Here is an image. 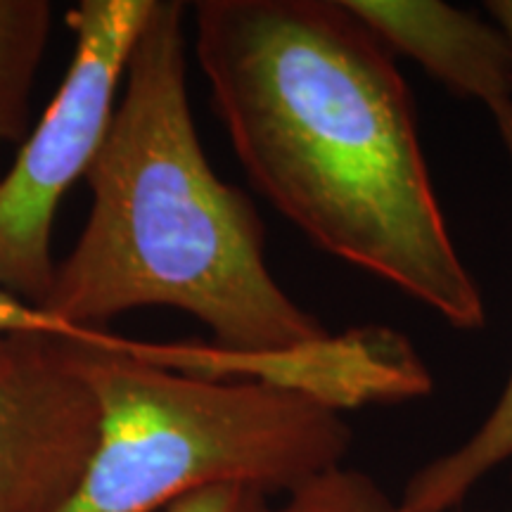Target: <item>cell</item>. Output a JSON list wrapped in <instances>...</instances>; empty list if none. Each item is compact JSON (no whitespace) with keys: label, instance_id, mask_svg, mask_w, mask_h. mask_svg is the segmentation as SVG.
I'll list each match as a JSON object with an SVG mask.
<instances>
[{"label":"cell","instance_id":"obj_12","mask_svg":"<svg viewBox=\"0 0 512 512\" xmlns=\"http://www.w3.org/2000/svg\"><path fill=\"white\" fill-rule=\"evenodd\" d=\"M271 496L249 486H211L176 501L162 512H273Z\"/></svg>","mask_w":512,"mask_h":512},{"label":"cell","instance_id":"obj_2","mask_svg":"<svg viewBox=\"0 0 512 512\" xmlns=\"http://www.w3.org/2000/svg\"><path fill=\"white\" fill-rule=\"evenodd\" d=\"M185 3L155 0L83 181L91 211L41 309L76 328L145 306L188 313L233 354H280L330 337L275 280L254 202L216 174L188 95Z\"/></svg>","mask_w":512,"mask_h":512},{"label":"cell","instance_id":"obj_8","mask_svg":"<svg viewBox=\"0 0 512 512\" xmlns=\"http://www.w3.org/2000/svg\"><path fill=\"white\" fill-rule=\"evenodd\" d=\"M512 169V100L489 110ZM512 460V373L470 437L418 467L399 496L403 512H458L491 472Z\"/></svg>","mask_w":512,"mask_h":512},{"label":"cell","instance_id":"obj_11","mask_svg":"<svg viewBox=\"0 0 512 512\" xmlns=\"http://www.w3.org/2000/svg\"><path fill=\"white\" fill-rule=\"evenodd\" d=\"M15 335H46L76 344H88V347H112L119 339L112 332L76 328V325L64 323L41 306L24 302V299L0 287V337Z\"/></svg>","mask_w":512,"mask_h":512},{"label":"cell","instance_id":"obj_10","mask_svg":"<svg viewBox=\"0 0 512 512\" xmlns=\"http://www.w3.org/2000/svg\"><path fill=\"white\" fill-rule=\"evenodd\" d=\"M273 512H403L399 498L389 494L373 475L349 467H332L285 496ZM475 512V510H458ZM489 512V510H477Z\"/></svg>","mask_w":512,"mask_h":512},{"label":"cell","instance_id":"obj_1","mask_svg":"<svg viewBox=\"0 0 512 512\" xmlns=\"http://www.w3.org/2000/svg\"><path fill=\"white\" fill-rule=\"evenodd\" d=\"M195 57L238 162L325 254L460 332L486 302L422 152L396 55L347 0H197Z\"/></svg>","mask_w":512,"mask_h":512},{"label":"cell","instance_id":"obj_9","mask_svg":"<svg viewBox=\"0 0 512 512\" xmlns=\"http://www.w3.org/2000/svg\"><path fill=\"white\" fill-rule=\"evenodd\" d=\"M53 24L48 0H0V145L24 136Z\"/></svg>","mask_w":512,"mask_h":512},{"label":"cell","instance_id":"obj_6","mask_svg":"<svg viewBox=\"0 0 512 512\" xmlns=\"http://www.w3.org/2000/svg\"><path fill=\"white\" fill-rule=\"evenodd\" d=\"M162 361L178 373L275 384L339 413L370 403L413 401L434 387L430 370L411 342L384 328L330 335L318 344L280 354H233L214 344H169Z\"/></svg>","mask_w":512,"mask_h":512},{"label":"cell","instance_id":"obj_13","mask_svg":"<svg viewBox=\"0 0 512 512\" xmlns=\"http://www.w3.org/2000/svg\"><path fill=\"white\" fill-rule=\"evenodd\" d=\"M486 15H489L494 22L505 31L510 46H512V0H489L484 5Z\"/></svg>","mask_w":512,"mask_h":512},{"label":"cell","instance_id":"obj_3","mask_svg":"<svg viewBox=\"0 0 512 512\" xmlns=\"http://www.w3.org/2000/svg\"><path fill=\"white\" fill-rule=\"evenodd\" d=\"M72 342L100 408L98 446L60 512H162L211 486L287 496L347 463L344 413L256 380H214Z\"/></svg>","mask_w":512,"mask_h":512},{"label":"cell","instance_id":"obj_5","mask_svg":"<svg viewBox=\"0 0 512 512\" xmlns=\"http://www.w3.org/2000/svg\"><path fill=\"white\" fill-rule=\"evenodd\" d=\"M100 408L72 342L0 337V512H60L98 446Z\"/></svg>","mask_w":512,"mask_h":512},{"label":"cell","instance_id":"obj_7","mask_svg":"<svg viewBox=\"0 0 512 512\" xmlns=\"http://www.w3.org/2000/svg\"><path fill=\"white\" fill-rule=\"evenodd\" d=\"M394 55L411 57L448 93L494 110L512 100V46L491 17L441 0H347Z\"/></svg>","mask_w":512,"mask_h":512},{"label":"cell","instance_id":"obj_4","mask_svg":"<svg viewBox=\"0 0 512 512\" xmlns=\"http://www.w3.org/2000/svg\"><path fill=\"white\" fill-rule=\"evenodd\" d=\"M152 5L155 0H81L67 12L74 34L67 74L0 176V287L24 302L43 306L53 290L57 209L105 143L128 57Z\"/></svg>","mask_w":512,"mask_h":512}]
</instances>
